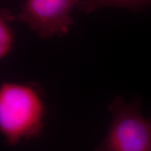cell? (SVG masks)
Returning <instances> with one entry per match:
<instances>
[{"mask_svg":"<svg viewBox=\"0 0 151 151\" xmlns=\"http://www.w3.org/2000/svg\"><path fill=\"white\" fill-rule=\"evenodd\" d=\"M46 109L37 84L4 82L0 87V132L9 146L39 137Z\"/></svg>","mask_w":151,"mask_h":151,"instance_id":"obj_1","label":"cell"},{"mask_svg":"<svg viewBox=\"0 0 151 151\" xmlns=\"http://www.w3.org/2000/svg\"><path fill=\"white\" fill-rule=\"evenodd\" d=\"M141 99L124 101L117 95L109 110L113 120L102 142L96 150L102 151H151V118L140 113Z\"/></svg>","mask_w":151,"mask_h":151,"instance_id":"obj_2","label":"cell"},{"mask_svg":"<svg viewBox=\"0 0 151 151\" xmlns=\"http://www.w3.org/2000/svg\"><path fill=\"white\" fill-rule=\"evenodd\" d=\"M79 1L25 0L16 20L25 24L41 39L65 37L73 23L71 11Z\"/></svg>","mask_w":151,"mask_h":151,"instance_id":"obj_3","label":"cell"},{"mask_svg":"<svg viewBox=\"0 0 151 151\" xmlns=\"http://www.w3.org/2000/svg\"><path fill=\"white\" fill-rule=\"evenodd\" d=\"M151 6V0H80L77 8L89 14L104 8H120L139 13Z\"/></svg>","mask_w":151,"mask_h":151,"instance_id":"obj_4","label":"cell"},{"mask_svg":"<svg viewBox=\"0 0 151 151\" xmlns=\"http://www.w3.org/2000/svg\"><path fill=\"white\" fill-rule=\"evenodd\" d=\"M16 20V16L10 9L1 8L0 10V59L6 58L12 49L14 42V33L11 22Z\"/></svg>","mask_w":151,"mask_h":151,"instance_id":"obj_5","label":"cell"}]
</instances>
